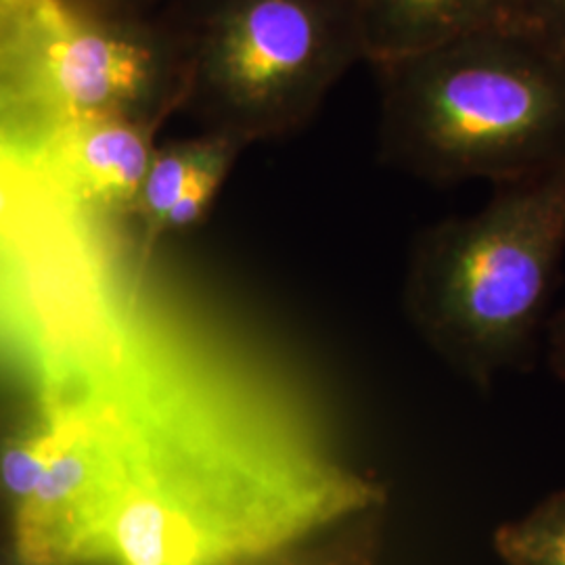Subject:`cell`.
Returning <instances> with one entry per match:
<instances>
[{
    "label": "cell",
    "mask_w": 565,
    "mask_h": 565,
    "mask_svg": "<svg viewBox=\"0 0 565 565\" xmlns=\"http://www.w3.org/2000/svg\"><path fill=\"white\" fill-rule=\"evenodd\" d=\"M385 163L452 184L565 166V55L499 25L373 65Z\"/></svg>",
    "instance_id": "2"
},
{
    "label": "cell",
    "mask_w": 565,
    "mask_h": 565,
    "mask_svg": "<svg viewBox=\"0 0 565 565\" xmlns=\"http://www.w3.org/2000/svg\"><path fill=\"white\" fill-rule=\"evenodd\" d=\"M364 61L398 60L488 25L494 0H354Z\"/></svg>",
    "instance_id": "8"
},
{
    "label": "cell",
    "mask_w": 565,
    "mask_h": 565,
    "mask_svg": "<svg viewBox=\"0 0 565 565\" xmlns=\"http://www.w3.org/2000/svg\"><path fill=\"white\" fill-rule=\"evenodd\" d=\"M385 505L371 507L235 565H382Z\"/></svg>",
    "instance_id": "10"
},
{
    "label": "cell",
    "mask_w": 565,
    "mask_h": 565,
    "mask_svg": "<svg viewBox=\"0 0 565 565\" xmlns=\"http://www.w3.org/2000/svg\"><path fill=\"white\" fill-rule=\"evenodd\" d=\"M231 149L239 151L243 147L214 135H203L193 141L174 142L163 149H156L153 160L142 179L137 202L128 216L141 224L135 282L141 285L145 266L153 256L156 245L162 239L163 218L170 212V207L179 202L186 186L195 181V177L207 163Z\"/></svg>",
    "instance_id": "9"
},
{
    "label": "cell",
    "mask_w": 565,
    "mask_h": 565,
    "mask_svg": "<svg viewBox=\"0 0 565 565\" xmlns=\"http://www.w3.org/2000/svg\"><path fill=\"white\" fill-rule=\"evenodd\" d=\"M156 23L177 51L179 109L239 147L298 132L364 60L354 0H172Z\"/></svg>",
    "instance_id": "4"
},
{
    "label": "cell",
    "mask_w": 565,
    "mask_h": 565,
    "mask_svg": "<svg viewBox=\"0 0 565 565\" xmlns=\"http://www.w3.org/2000/svg\"><path fill=\"white\" fill-rule=\"evenodd\" d=\"M95 11L124 20L153 21L162 15L172 0H82Z\"/></svg>",
    "instance_id": "14"
},
{
    "label": "cell",
    "mask_w": 565,
    "mask_h": 565,
    "mask_svg": "<svg viewBox=\"0 0 565 565\" xmlns=\"http://www.w3.org/2000/svg\"><path fill=\"white\" fill-rule=\"evenodd\" d=\"M0 565H32L28 564L20 553L15 551V546L11 545V541L7 536H0Z\"/></svg>",
    "instance_id": "17"
},
{
    "label": "cell",
    "mask_w": 565,
    "mask_h": 565,
    "mask_svg": "<svg viewBox=\"0 0 565 565\" xmlns=\"http://www.w3.org/2000/svg\"><path fill=\"white\" fill-rule=\"evenodd\" d=\"M114 490V452L81 401L36 394L0 419L2 536L28 564H86Z\"/></svg>",
    "instance_id": "5"
},
{
    "label": "cell",
    "mask_w": 565,
    "mask_h": 565,
    "mask_svg": "<svg viewBox=\"0 0 565 565\" xmlns=\"http://www.w3.org/2000/svg\"><path fill=\"white\" fill-rule=\"evenodd\" d=\"M158 128L124 118L67 121L46 135L34 156L84 214L128 218L156 153Z\"/></svg>",
    "instance_id": "7"
},
{
    "label": "cell",
    "mask_w": 565,
    "mask_h": 565,
    "mask_svg": "<svg viewBox=\"0 0 565 565\" xmlns=\"http://www.w3.org/2000/svg\"><path fill=\"white\" fill-rule=\"evenodd\" d=\"M565 254V166L501 184L482 210L427 226L404 306L424 342L488 390L530 364Z\"/></svg>",
    "instance_id": "3"
},
{
    "label": "cell",
    "mask_w": 565,
    "mask_h": 565,
    "mask_svg": "<svg viewBox=\"0 0 565 565\" xmlns=\"http://www.w3.org/2000/svg\"><path fill=\"white\" fill-rule=\"evenodd\" d=\"M179 60L162 25L114 18L82 0H53L23 90L42 141L67 121L160 126L179 109Z\"/></svg>",
    "instance_id": "6"
},
{
    "label": "cell",
    "mask_w": 565,
    "mask_h": 565,
    "mask_svg": "<svg viewBox=\"0 0 565 565\" xmlns=\"http://www.w3.org/2000/svg\"><path fill=\"white\" fill-rule=\"evenodd\" d=\"M195 359L135 319L88 390L118 478L86 565L242 564L385 505Z\"/></svg>",
    "instance_id": "1"
},
{
    "label": "cell",
    "mask_w": 565,
    "mask_h": 565,
    "mask_svg": "<svg viewBox=\"0 0 565 565\" xmlns=\"http://www.w3.org/2000/svg\"><path fill=\"white\" fill-rule=\"evenodd\" d=\"M555 375H557V377H559V380H562V382L565 384V366L557 369V371H555Z\"/></svg>",
    "instance_id": "18"
},
{
    "label": "cell",
    "mask_w": 565,
    "mask_h": 565,
    "mask_svg": "<svg viewBox=\"0 0 565 565\" xmlns=\"http://www.w3.org/2000/svg\"><path fill=\"white\" fill-rule=\"evenodd\" d=\"M548 331V363L553 373L565 366V306L546 323Z\"/></svg>",
    "instance_id": "16"
},
{
    "label": "cell",
    "mask_w": 565,
    "mask_h": 565,
    "mask_svg": "<svg viewBox=\"0 0 565 565\" xmlns=\"http://www.w3.org/2000/svg\"><path fill=\"white\" fill-rule=\"evenodd\" d=\"M4 147L36 153L39 141L28 124L21 120L20 114L0 97V149Z\"/></svg>",
    "instance_id": "15"
},
{
    "label": "cell",
    "mask_w": 565,
    "mask_h": 565,
    "mask_svg": "<svg viewBox=\"0 0 565 565\" xmlns=\"http://www.w3.org/2000/svg\"><path fill=\"white\" fill-rule=\"evenodd\" d=\"M492 548L505 565H565V490L497 525Z\"/></svg>",
    "instance_id": "11"
},
{
    "label": "cell",
    "mask_w": 565,
    "mask_h": 565,
    "mask_svg": "<svg viewBox=\"0 0 565 565\" xmlns=\"http://www.w3.org/2000/svg\"><path fill=\"white\" fill-rule=\"evenodd\" d=\"M239 151L231 149L224 151L216 160L207 163L202 172L195 177V181L186 186V191L179 198V202L170 207V212L166 214L162 224V237L166 233L172 231H181L191 224L198 223L205 214L207 205L216 198L221 184H223L224 177L231 168V163L235 160Z\"/></svg>",
    "instance_id": "13"
},
{
    "label": "cell",
    "mask_w": 565,
    "mask_h": 565,
    "mask_svg": "<svg viewBox=\"0 0 565 565\" xmlns=\"http://www.w3.org/2000/svg\"><path fill=\"white\" fill-rule=\"evenodd\" d=\"M488 23L565 55V0H494Z\"/></svg>",
    "instance_id": "12"
}]
</instances>
